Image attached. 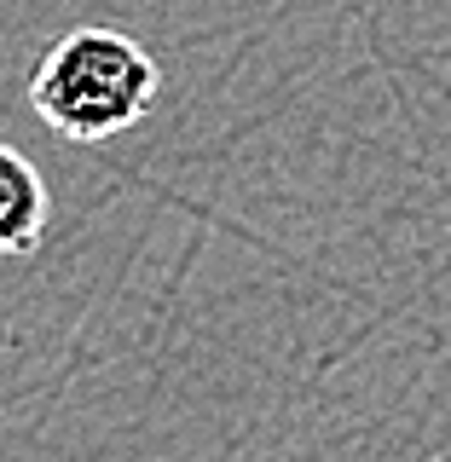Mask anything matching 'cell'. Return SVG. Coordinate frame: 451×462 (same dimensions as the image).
<instances>
[{
	"mask_svg": "<svg viewBox=\"0 0 451 462\" xmlns=\"http://www.w3.org/2000/svg\"><path fill=\"white\" fill-rule=\"evenodd\" d=\"M156 87H163V69L139 41L116 35V29H70L41 58L35 81H29V105L52 134L99 144L127 134L156 105Z\"/></svg>",
	"mask_w": 451,
	"mask_h": 462,
	"instance_id": "1",
	"label": "cell"
},
{
	"mask_svg": "<svg viewBox=\"0 0 451 462\" xmlns=\"http://www.w3.org/2000/svg\"><path fill=\"white\" fill-rule=\"evenodd\" d=\"M47 214H52V197H47L41 168L23 151L0 144V254L35 249L47 237Z\"/></svg>",
	"mask_w": 451,
	"mask_h": 462,
	"instance_id": "2",
	"label": "cell"
}]
</instances>
